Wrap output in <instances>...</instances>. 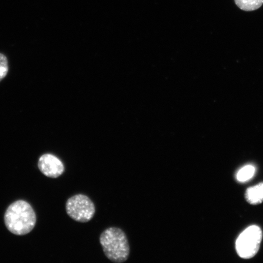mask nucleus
Segmentation results:
<instances>
[{
    "label": "nucleus",
    "instance_id": "f257e3e1",
    "mask_svg": "<svg viewBox=\"0 0 263 263\" xmlns=\"http://www.w3.org/2000/svg\"><path fill=\"white\" fill-rule=\"evenodd\" d=\"M5 222L10 232L25 235L34 228L36 215L31 205L25 200H17L10 205L5 215Z\"/></svg>",
    "mask_w": 263,
    "mask_h": 263
},
{
    "label": "nucleus",
    "instance_id": "f03ea898",
    "mask_svg": "<svg viewBox=\"0 0 263 263\" xmlns=\"http://www.w3.org/2000/svg\"><path fill=\"white\" fill-rule=\"evenodd\" d=\"M100 244L106 257L116 263L127 260L130 254V246L127 236L122 230L110 228L101 233Z\"/></svg>",
    "mask_w": 263,
    "mask_h": 263
},
{
    "label": "nucleus",
    "instance_id": "7ed1b4c3",
    "mask_svg": "<svg viewBox=\"0 0 263 263\" xmlns=\"http://www.w3.org/2000/svg\"><path fill=\"white\" fill-rule=\"evenodd\" d=\"M262 237L259 227L252 226L239 236L236 242V249L240 257L251 258L258 252Z\"/></svg>",
    "mask_w": 263,
    "mask_h": 263
},
{
    "label": "nucleus",
    "instance_id": "20e7f679",
    "mask_svg": "<svg viewBox=\"0 0 263 263\" xmlns=\"http://www.w3.org/2000/svg\"><path fill=\"white\" fill-rule=\"evenodd\" d=\"M66 211L74 221L87 222L93 218L96 209L89 197L84 195H77L67 200Z\"/></svg>",
    "mask_w": 263,
    "mask_h": 263
},
{
    "label": "nucleus",
    "instance_id": "39448f33",
    "mask_svg": "<svg viewBox=\"0 0 263 263\" xmlns=\"http://www.w3.org/2000/svg\"><path fill=\"white\" fill-rule=\"evenodd\" d=\"M38 166L45 176L50 178H57L64 173L65 170L62 161L50 154H46L41 157Z\"/></svg>",
    "mask_w": 263,
    "mask_h": 263
},
{
    "label": "nucleus",
    "instance_id": "423d86ee",
    "mask_svg": "<svg viewBox=\"0 0 263 263\" xmlns=\"http://www.w3.org/2000/svg\"><path fill=\"white\" fill-rule=\"evenodd\" d=\"M247 200L251 204H258L263 202V183L251 187L246 193Z\"/></svg>",
    "mask_w": 263,
    "mask_h": 263
},
{
    "label": "nucleus",
    "instance_id": "0eeeda50",
    "mask_svg": "<svg viewBox=\"0 0 263 263\" xmlns=\"http://www.w3.org/2000/svg\"><path fill=\"white\" fill-rule=\"evenodd\" d=\"M238 7L245 11H253L263 5V0H235Z\"/></svg>",
    "mask_w": 263,
    "mask_h": 263
},
{
    "label": "nucleus",
    "instance_id": "6e6552de",
    "mask_svg": "<svg viewBox=\"0 0 263 263\" xmlns=\"http://www.w3.org/2000/svg\"><path fill=\"white\" fill-rule=\"evenodd\" d=\"M256 173V168L254 165L249 164L239 171L236 174V179L240 182H246L251 180L254 176Z\"/></svg>",
    "mask_w": 263,
    "mask_h": 263
},
{
    "label": "nucleus",
    "instance_id": "1a4fd4ad",
    "mask_svg": "<svg viewBox=\"0 0 263 263\" xmlns=\"http://www.w3.org/2000/svg\"><path fill=\"white\" fill-rule=\"evenodd\" d=\"M9 71V65L6 55L0 53V82L5 79Z\"/></svg>",
    "mask_w": 263,
    "mask_h": 263
}]
</instances>
